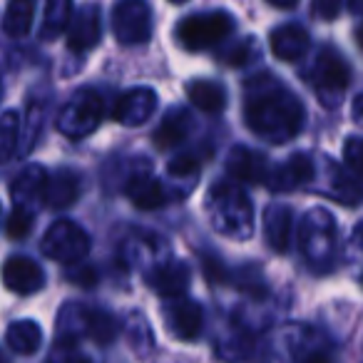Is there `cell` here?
Wrapping results in <instances>:
<instances>
[{
	"label": "cell",
	"instance_id": "cell-1",
	"mask_svg": "<svg viewBox=\"0 0 363 363\" xmlns=\"http://www.w3.org/2000/svg\"><path fill=\"white\" fill-rule=\"evenodd\" d=\"M244 117L249 130L272 145L294 140L303 127V107L298 97L284 90L274 75H259L247 82Z\"/></svg>",
	"mask_w": 363,
	"mask_h": 363
},
{
	"label": "cell",
	"instance_id": "cell-2",
	"mask_svg": "<svg viewBox=\"0 0 363 363\" xmlns=\"http://www.w3.org/2000/svg\"><path fill=\"white\" fill-rule=\"evenodd\" d=\"M207 214L212 219V227L229 239H249L254 232V209L252 199L244 194V189L232 182H222L212 187L207 202Z\"/></svg>",
	"mask_w": 363,
	"mask_h": 363
},
{
	"label": "cell",
	"instance_id": "cell-3",
	"mask_svg": "<svg viewBox=\"0 0 363 363\" xmlns=\"http://www.w3.org/2000/svg\"><path fill=\"white\" fill-rule=\"evenodd\" d=\"M234 30V18L224 11H214V13H194L187 16L184 21H179L174 35L184 50H207L214 48L217 43L227 40Z\"/></svg>",
	"mask_w": 363,
	"mask_h": 363
},
{
	"label": "cell",
	"instance_id": "cell-4",
	"mask_svg": "<svg viewBox=\"0 0 363 363\" xmlns=\"http://www.w3.org/2000/svg\"><path fill=\"white\" fill-rule=\"evenodd\" d=\"M102 112H105L102 97L95 90H90V87H82L60 110V115H57V130L65 137H70V140H80V137H87L90 132L97 130V125L102 120Z\"/></svg>",
	"mask_w": 363,
	"mask_h": 363
},
{
	"label": "cell",
	"instance_id": "cell-5",
	"mask_svg": "<svg viewBox=\"0 0 363 363\" xmlns=\"http://www.w3.org/2000/svg\"><path fill=\"white\" fill-rule=\"evenodd\" d=\"M90 252V237L80 224L70 219H57L43 237V254L52 262L60 264H77Z\"/></svg>",
	"mask_w": 363,
	"mask_h": 363
},
{
	"label": "cell",
	"instance_id": "cell-6",
	"mask_svg": "<svg viewBox=\"0 0 363 363\" xmlns=\"http://www.w3.org/2000/svg\"><path fill=\"white\" fill-rule=\"evenodd\" d=\"M112 33L120 45H142L152 38V8L147 0H117L112 8Z\"/></svg>",
	"mask_w": 363,
	"mask_h": 363
},
{
	"label": "cell",
	"instance_id": "cell-7",
	"mask_svg": "<svg viewBox=\"0 0 363 363\" xmlns=\"http://www.w3.org/2000/svg\"><path fill=\"white\" fill-rule=\"evenodd\" d=\"M301 249L308 264H326L331 262L336 249V227L333 217L323 209H313L306 214L301 224Z\"/></svg>",
	"mask_w": 363,
	"mask_h": 363
},
{
	"label": "cell",
	"instance_id": "cell-8",
	"mask_svg": "<svg viewBox=\"0 0 363 363\" xmlns=\"http://www.w3.org/2000/svg\"><path fill=\"white\" fill-rule=\"evenodd\" d=\"M157 102L160 100H157L155 90H150V87H135V90H127L117 97L112 117H115L120 125L140 127L155 115Z\"/></svg>",
	"mask_w": 363,
	"mask_h": 363
},
{
	"label": "cell",
	"instance_id": "cell-9",
	"mask_svg": "<svg viewBox=\"0 0 363 363\" xmlns=\"http://www.w3.org/2000/svg\"><path fill=\"white\" fill-rule=\"evenodd\" d=\"M311 80L318 90L326 92H343L351 85V67L343 60V55L333 48L318 52L316 65L311 70Z\"/></svg>",
	"mask_w": 363,
	"mask_h": 363
},
{
	"label": "cell",
	"instance_id": "cell-10",
	"mask_svg": "<svg viewBox=\"0 0 363 363\" xmlns=\"http://www.w3.org/2000/svg\"><path fill=\"white\" fill-rule=\"evenodd\" d=\"M227 169L234 179L244 182V184H267L269 174H272L267 157L249 147H234L227 160Z\"/></svg>",
	"mask_w": 363,
	"mask_h": 363
},
{
	"label": "cell",
	"instance_id": "cell-11",
	"mask_svg": "<svg viewBox=\"0 0 363 363\" xmlns=\"http://www.w3.org/2000/svg\"><path fill=\"white\" fill-rule=\"evenodd\" d=\"M313 172L316 169H313L311 157L303 155V152H296L269 174L267 184L274 192H294V189L303 187V184H308L313 179Z\"/></svg>",
	"mask_w": 363,
	"mask_h": 363
},
{
	"label": "cell",
	"instance_id": "cell-12",
	"mask_svg": "<svg viewBox=\"0 0 363 363\" xmlns=\"http://www.w3.org/2000/svg\"><path fill=\"white\" fill-rule=\"evenodd\" d=\"M102 38V21L100 8L87 6L77 13L67 26V48L72 52H87L100 43Z\"/></svg>",
	"mask_w": 363,
	"mask_h": 363
},
{
	"label": "cell",
	"instance_id": "cell-13",
	"mask_svg": "<svg viewBox=\"0 0 363 363\" xmlns=\"http://www.w3.org/2000/svg\"><path fill=\"white\" fill-rule=\"evenodd\" d=\"M3 281L11 291L28 296V294H35L45 284V274L38 267L33 259L28 257H11L3 267Z\"/></svg>",
	"mask_w": 363,
	"mask_h": 363
},
{
	"label": "cell",
	"instance_id": "cell-14",
	"mask_svg": "<svg viewBox=\"0 0 363 363\" xmlns=\"http://www.w3.org/2000/svg\"><path fill=\"white\" fill-rule=\"evenodd\" d=\"M80 197V174L72 169H57L48 174L45 189H43V202L50 209L72 207Z\"/></svg>",
	"mask_w": 363,
	"mask_h": 363
},
{
	"label": "cell",
	"instance_id": "cell-15",
	"mask_svg": "<svg viewBox=\"0 0 363 363\" xmlns=\"http://www.w3.org/2000/svg\"><path fill=\"white\" fill-rule=\"evenodd\" d=\"M189 267L179 259H172V262L162 264L152 272L150 286L160 294L162 298H179L184 296V291L189 289Z\"/></svg>",
	"mask_w": 363,
	"mask_h": 363
},
{
	"label": "cell",
	"instance_id": "cell-16",
	"mask_svg": "<svg viewBox=\"0 0 363 363\" xmlns=\"http://www.w3.org/2000/svg\"><path fill=\"white\" fill-rule=\"evenodd\" d=\"M167 318H169V328L177 338L182 341H192L202 331V308L197 301H189V298H174L167 308Z\"/></svg>",
	"mask_w": 363,
	"mask_h": 363
},
{
	"label": "cell",
	"instance_id": "cell-17",
	"mask_svg": "<svg viewBox=\"0 0 363 363\" xmlns=\"http://www.w3.org/2000/svg\"><path fill=\"white\" fill-rule=\"evenodd\" d=\"M269 48H272L274 57H279V60L296 62L308 50V33L301 26H281L272 33Z\"/></svg>",
	"mask_w": 363,
	"mask_h": 363
},
{
	"label": "cell",
	"instance_id": "cell-18",
	"mask_svg": "<svg viewBox=\"0 0 363 363\" xmlns=\"http://www.w3.org/2000/svg\"><path fill=\"white\" fill-rule=\"evenodd\" d=\"M45 179H48V172L43 169V167L33 164V167H28V169H23L21 174L16 177V184H13V202H16V207L33 212V207H35L38 202H43Z\"/></svg>",
	"mask_w": 363,
	"mask_h": 363
},
{
	"label": "cell",
	"instance_id": "cell-19",
	"mask_svg": "<svg viewBox=\"0 0 363 363\" xmlns=\"http://www.w3.org/2000/svg\"><path fill=\"white\" fill-rule=\"evenodd\" d=\"M127 197L142 212H152L167 204V192L162 182H157L152 174H135L127 182Z\"/></svg>",
	"mask_w": 363,
	"mask_h": 363
},
{
	"label": "cell",
	"instance_id": "cell-20",
	"mask_svg": "<svg viewBox=\"0 0 363 363\" xmlns=\"http://www.w3.org/2000/svg\"><path fill=\"white\" fill-rule=\"evenodd\" d=\"M291 209L286 204H272L264 214V234L274 252L284 254L291 244Z\"/></svg>",
	"mask_w": 363,
	"mask_h": 363
},
{
	"label": "cell",
	"instance_id": "cell-21",
	"mask_svg": "<svg viewBox=\"0 0 363 363\" xmlns=\"http://www.w3.org/2000/svg\"><path fill=\"white\" fill-rule=\"evenodd\" d=\"M189 130H192V117L187 115V110H172L164 115V120L160 122V127L155 130L152 140H155L157 150H169L187 140Z\"/></svg>",
	"mask_w": 363,
	"mask_h": 363
},
{
	"label": "cell",
	"instance_id": "cell-22",
	"mask_svg": "<svg viewBox=\"0 0 363 363\" xmlns=\"http://www.w3.org/2000/svg\"><path fill=\"white\" fill-rule=\"evenodd\" d=\"M6 341H8V346L16 353H21V356H33L43 343V328L38 326L35 321H30V318L13 321L11 326H8Z\"/></svg>",
	"mask_w": 363,
	"mask_h": 363
},
{
	"label": "cell",
	"instance_id": "cell-23",
	"mask_svg": "<svg viewBox=\"0 0 363 363\" xmlns=\"http://www.w3.org/2000/svg\"><path fill=\"white\" fill-rule=\"evenodd\" d=\"M187 95L194 107H199L202 112H209V115H217V112H222L224 107H227V92H224V87L214 80L192 82Z\"/></svg>",
	"mask_w": 363,
	"mask_h": 363
},
{
	"label": "cell",
	"instance_id": "cell-24",
	"mask_svg": "<svg viewBox=\"0 0 363 363\" xmlns=\"http://www.w3.org/2000/svg\"><path fill=\"white\" fill-rule=\"evenodd\" d=\"M72 21V0H45V13H43L40 38L52 40L60 33L67 30Z\"/></svg>",
	"mask_w": 363,
	"mask_h": 363
},
{
	"label": "cell",
	"instance_id": "cell-25",
	"mask_svg": "<svg viewBox=\"0 0 363 363\" xmlns=\"http://www.w3.org/2000/svg\"><path fill=\"white\" fill-rule=\"evenodd\" d=\"M85 333L100 346H107L117 338L120 333V321L112 316L110 311H100V308H90L85 311Z\"/></svg>",
	"mask_w": 363,
	"mask_h": 363
},
{
	"label": "cell",
	"instance_id": "cell-26",
	"mask_svg": "<svg viewBox=\"0 0 363 363\" xmlns=\"http://www.w3.org/2000/svg\"><path fill=\"white\" fill-rule=\"evenodd\" d=\"M33 16H35V6H33V0H11V3H8L3 28H6V33L11 38H23V35L30 33Z\"/></svg>",
	"mask_w": 363,
	"mask_h": 363
},
{
	"label": "cell",
	"instance_id": "cell-27",
	"mask_svg": "<svg viewBox=\"0 0 363 363\" xmlns=\"http://www.w3.org/2000/svg\"><path fill=\"white\" fill-rule=\"evenodd\" d=\"M21 140V117L18 112L8 110L0 115V164H6L18 150Z\"/></svg>",
	"mask_w": 363,
	"mask_h": 363
},
{
	"label": "cell",
	"instance_id": "cell-28",
	"mask_svg": "<svg viewBox=\"0 0 363 363\" xmlns=\"http://www.w3.org/2000/svg\"><path fill=\"white\" fill-rule=\"evenodd\" d=\"M257 55H259L257 40H254V38H247V40H237L229 48H224V50L217 55V60L224 62V65L242 67V65H249Z\"/></svg>",
	"mask_w": 363,
	"mask_h": 363
},
{
	"label": "cell",
	"instance_id": "cell-29",
	"mask_svg": "<svg viewBox=\"0 0 363 363\" xmlns=\"http://www.w3.org/2000/svg\"><path fill=\"white\" fill-rule=\"evenodd\" d=\"M30 229H33V212L21 209V207L13 209L11 219H8V224H6L8 237L16 239V242H21V239H26L28 234H30Z\"/></svg>",
	"mask_w": 363,
	"mask_h": 363
},
{
	"label": "cell",
	"instance_id": "cell-30",
	"mask_svg": "<svg viewBox=\"0 0 363 363\" xmlns=\"http://www.w3.org/2000/svg\"><path fill=\"white\" fill-rule=\"evenodd\" d=\"M343 160L363 179V137H348L343 145Z\"/></svg>",
	"mask_w": 363,
	"mask_h": 363
},
{
	"label": "cell",
	"instance_id": "cell-31",
	"mask_svg": "<svg viewBox=\"0 0 363 363\" xmlns=\"http://www.w3.org/2000/svg\"><path fill=\"white\" fill-rule=\"evenodd\" d=\"M199 162L192 155H179L167 164V174L169 177H187V174H197Z\"/></svg>",
	"mask_w": 363,
	"mask_h": 363
},
{
	"label": "cell",
	"instance_id": "cell-32",
	"mask_svg": "<svg viewBox=\"0 0 363 363\" xmlns=\"http://www.w3.org/2000/svg\"><path fill=\"white\" fill-rule=\"evenodd\" d=\"M341 0H313V13H316L321 21H333L341 13Z\"/></svg>",
	"mask_w": 363,
	"mask_h": 363
},
{
	"label": "cell",
	"instance_id": "cell-33",
	"mask_svg": "<svg viewBox=\"0 0 363 363\" xmlns=\"http://www.w3.org/2000/svg\"><path fill=\"white\" fill-rule=\"evenodd\" d=\"M70 281L77 284V286H95L97 272L90 267H82V269H77V272H70Z\"/></svg>",
	"mask_w": 363,
	"mask_h": 363
},
{
	"label": "cell",
	"instance_id": "cell-34",
	"mask_svg": "<svg viewBox=\"0 0 363 363\" xmlns=\"http://www.w3.org/2000/svg\"><path fill=\"white\" fill-rule=\"evenodd\" d=\"M48 363H90V358H85L77 351H67V348H62V351L52 353V358Z\"/></svg>",
	"mask_w": 363,
	"mask_h": 363
},
{
	"label": "cell",
	"instance_id": "cell-35",
	"mask_svg": "<svg viewBox=\"0 0 363 363\" xmlns=\"http://www.w3.org/2000/svg\"><path fill=\"white\" fill-rule=\"evenodd\" d=\"M351 117H353V122H356V125H361V127H363V95H358L356 100H353V105H351Z\"/></svg>",
	"mask_w": 363,
	"mask_h": 363
},
{
	"label": "cell",
	"instance_id": "cell-36",
	"mask_svg": "<svg viewBox=\"0 0 363 363\" xmlns=\"http://www.w3.org/2000/svg\"><path fill=\"white\" fill-rule=\"evenodd\" d=\"M303 363H333L328 356H323V353H311V356L303 358Z\"/></svg>",
	"mask_w": 363,
	"mask_h": 363
},
{
	"label": "cell",
	"instance_id": "cell-37",
	"mask_svg": "<svg viewBox=\"0 0 363 363\" xmlns=\"http://www.w3.org/2000/svg\"><path fill=\"white\" fill-rule=\"evenodd\" d=\"M353 242H356V247L363 252V222L356 227V232H353Z\"/></svg>",
	"mask_w": 363,
	"mask_h": 363
},
{
	"label": "cell",
	"instance_id": "cell-38",
	"mask_svg": "<svg viewBox=\"0 0 363 363\" xmlns=\"http://www.w3.org/2000/svg\"><path fill=\"white\" fill-rule=\"evenodd\" d=\"M272 6H277V8H294L298 3V0H269Z\"/></svg>",
	"mask_w": 363,
	"mask_h": 363
},
{
	"label": "cell",
	"instance_id": "cell-39",
	"mask_svg": "<svg viewBox=\"0 0 363 363\" xmlns=\"http://www.w3.org/2000/svg\"><path fill=\"white\" fill-rule=\"evenodd\" d=\"M348 8H351L353 13H361L363 11V0H348Z\"/></svg>",
	"mask_w": 363,
	"mask_h": 363
},
{
	"label": "cell",
	"instance_id": "cell-40",
	"mask_svg": "<svg viewBox=\"0 0 363 363\" xmlns=\"http://www.w3.org/2000/svg\"><path fill=\"white\" fill-rule=\"evenodd\" d=\"M356 43H358V48H361V50H363V23L356 28Z\"/></svg>",
	"mask_w": 363,
	"mask_h": 363
},
{
	"label": "cell",
	"instance_id": "cell-41",
	"mask_svg": "<svg viewBox=\"0 0 363 363\" xmlns=\"http://www.w3.org/2000/svg\"><path fill=\"white\" fill-rule=\"evenodd\" d=\"M169 3H174V6H179V3H187V0H169Z\"/></svg>",
	"mask_w": 363,
	"mask_h": 363
},
{
	"label": "cell",
	"instance_id": "cell-42",
	"mask_svg": "<svg viewBox=\"0 0 363 363\" xmlns=\"http://www.w3.org/2000/svg\"><path fill=\"white\" fill-rule=\"evenodd\" d=\"M0 363H8V361H6V356H3V353H0Z\"/></svg>",
	"mask_w": 363,
	"mask_h": 363
}]
</instances>
